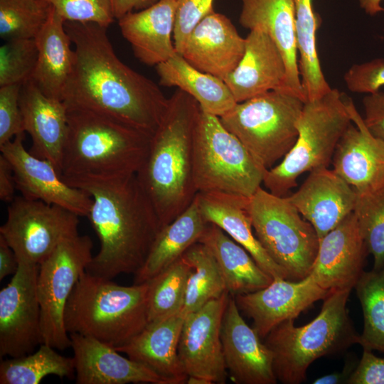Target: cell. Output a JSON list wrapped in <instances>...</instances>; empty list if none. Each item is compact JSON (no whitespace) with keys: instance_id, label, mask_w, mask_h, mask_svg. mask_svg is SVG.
<instances>
[{"instance_id":"obj_1","label":"cell","mask_w":384,"mask_h":384,"mask_svg":"<svg viewBox=\"0 0 384 384\" xmlns=\"http://www.w3.org/2000/svg\"><path fill=\"white\" fill-rule=\"evenodd\" d=\"M64 25L74 50L61 100L67 108L101 114L152 136L169 98L154 82L120 60L107 28L93 23Z\"/></svg>"},{"instance_id":"obj_2","label":"cell","mask_w":384,"mask_h":384,"mask_svg":"<svg viewBox=\"0 0 384 384\" xmlns=\"http://www.w3.org/2000/svg\"><path fill=\"white\" fill-rule=\"evenodd\" d=\"M63 178L92 200L87 218L100 247L85 271L109 279L120 274H135L146 261L161 229L136 174L112 178Z\"/></svg>"},{"instance_id":"obj_3","label":"cell","mask_w":384,"mask_h":384,"mask_svg":"<svg viewBox=\"0 0 384 384\" xmlns=\"http://www.w3.org/2000/svg\"><path fill=\"white\" fill-rule=\"evenodd\" d=\"M200 111L193 97L177 89L136 174L161 228L186 210L198 193L193 179V139Z\"/></svg>"},{"instance_id":"obj_4","label":"cell","mask_w":384,"mask_h":384,"mask_svg":"<svg viewBox=\"0 0 384 384\" xmlns=\"http://www.w3.org/2000/svg\"><path fill=\"white\" fill-rule=\"evenodd\" d=\"M150 136L107 116L68 108L63 178H112L137 174Z\"/></svg>"},{"instance_id":"obj_5","label":"cell","mask_w":384,"mask_h":384,"mask_svg":"<svg viewBox=\"0 0 384 384\" xmlns=\"http://www.w3.org/2000/svg\"><path fill=\"white\" fill-rule=\"evenodd\" d=\"M147 292V282L122 286L85 271L65 305V329L114 348L123 346L149 323Z\"/></svg>"},{"instance_id":"obj_6","label":"cell","mask_w":384,"mask_h":384,"mask_svg":"<svg viewBox=\"0 0 384 384\" xmlns=\"http://www.w3.org/2000/svg\"><path fill=\"white\" fill-rule=\"evenodd\" d=\"M351 289L331 291L319 315L309 324L295 326L289 319L274 327L264 338L273 354L277 380L299 384L306 378L309 366L322 356L342 351L358 343L346 308Z\"/></svg>"},{"instance_id":"obj_7","label":"cell","mask_w":384,"mask_h":384,"mask_svg":"<svg viewBox=\"0 0 384 384\" xmlns=\"http://www.w3.org/2000/svg\"><path fill=\"white\" fill-rule=\"evenodd\" d=\"M352 121L346 97L337 89L304 102L297 121V141L282 161L267 169L263 184L277 196H287L305 172L328 168L344 132Z\"/></svg>"},{"instance_id":"obj_8","label":"cell","mask_w":384,"mask_h":384,"mask_svg":"<svg viewBox=\"0 0 384 384\" xmlns=\"http://www.w3.org/2000/svg\"><path fill=\"white\" fill-rule=\"evenodd\" d=\"M266 170L220 117L201 109L193 139V179L198 193L250 198L261 187Z\"/></svg>"},{"instance_id":"obj_9","label":"cell","mask_w":384,"mask_h":384,"mask_svg":"<svg viewBox=\"0 0 384 384\" xmlns=\"http://www.w3.org/2000/svg\"><path fill=\"white\" fill-rule=\"evenodd\" d=\"M304 105L297 95L274 90L237 102L220 119L255 160L269 169L294 145Z\"/></svg>"},{"instance_id":"obj_10","label":"cell","mask_w":384,"mask_h":384,"mask_svg":"<svg viewBox=\"0 0 384 384\" xmlns=\"http://www.w3.org/2000/svg\"><path fill=\"white\" fill-rule=\"evenodd\" d=\"M249 212L256 238L287 272L288 279L299 281L309 276L319 238L287 196H277L260 187L250 198Z\"/></svg>"},{"instance_id":"obj_11","label":"cell","mask_w":384,"mask_h":384,"mask_svg":"<svg viewBox=\"0 0 384 384\" xmlns=\"http://www.w3.org/2000/svg\"><path fill=\"white\" fill-rule=\"evenodd\" d=\"M92 247L88 235L78 234L63 241L39 265L37 293L42 340L55 349L70 347L64 324L65 308L75 284L93 257Z\"/></svg>"},{"instance_id":"obj_12","label":"cell","mask_w":384,"mask_h":384,"mask_svg":"<svg viewBox=\"0 0 384 384\" xmlns=\"http://www.w3.org/2000/svg\"><path fill=\"white\" fill-rule=\"evenodd\" d=\"M79 217L56 205L15 197L0 235L18 262L39 265L63 241L79 234Z\"/></svg>"},{"instance_id":"obj_13","label":"cell","mask_w":384,"mask_h":384,"mask_svg":"<svg viewBox=\"0 0 384 384\" xmlns=\"http://www.w3.org/2000/svg\"><path fill=\"white\" fill-rule=\"evenodd\" d=\"M39 265L18 262L11 281L0 291V356L29 354L43 343L37 293Z\"/></svg>"},{"instance_id":"obj_14","label":"cell","mask_w":384,"mask_h":384,"mask_svg":"<svg viewBox=\"0 0 384 384\" xmlns=\"http://www.w3.org/2000/svg\"><path fill=\"white\" fill-rule=\"evenodd\" d=\"M229 294L227 292L186 315L178 353L188 377L203 378L211 384L225 383L228 371L220 331Z\"/></svg>"},{"instance_id":"obj_15","label":"cell","mask_w":384,"mask_h":384,"mask_svg":"<svg viewBox=\"0 0 384 384\" xmlns=\"http://www.w3.org/2000/svg\"><path fill=\"white\" fill-rule=\"evenodd\" d=\"M23 139L24 133L0 146L1 154L12 167L16 190L21 196L56 205L79 216L87 217L92 198L68 184L51 162L28 151Z\"/></svg>"},{"instance_id":"obj_16","label":"cell","mask_w":384,"mask_h":384,"mask_svg":"<svg viewBox=\"0 0 384 384\" xmlns=\"http://www.w3.org/2000/svg\"><path fill=\"white\" fill-rule=\"evenodd\" d=\"M330 292L321 288L309 275L299 281L273 279L266 287L235 297L241 313L252 320V327L260 338L284 321L295 319Z\"/></svg>"},{"instance_id":"obj_17","label":"cell","mask_w":384,"mask_h":384,"mask_svg":"<svg viewBox=\"0 0 384 384\" xmlns=\"http://www.w3.org/2000/svg\"><path fill=\"white\" fill-rule=\"evenodd\" d=\"M221 343L227 371L238 384H275L273 354L245 322L235 297H229L223 315Z\"/></svg>"},{"instance_id":"obj_18","label":"cell","mask_w":384,"mask_h":384,"mask_svg":"<svg viewBox=\"0 0 384 384\" xmlns=\"http://www.w3.org/2000/svg\"><path fill=\"white\" fill-rule=\"evenodd\" d=\"M352 122L335 149L333 170L358 194L384 186V141L372 135L352 100L346 99Z\"/></svg>"},{"instance_id":"obj_19","label":"cell","mask_w":384,"mask_h":384,"mask_svg":"<svg viewBox=\"0 0 384 384\" xmlns=\"http://www.w3.org/2000/svg\"><path fill=\"white\" fill-rule=\"evenodd\" d=\"M368 255L353 212L319 239L309 275L329 292L352 289L365 271Z\"/></svg>"},{"instance_id":"obj_20","label":"cell","mask_w":384,"mask_h":384,"mask_svg":"<svg viewBox=\"0 0 384 384\" xmlns=\"http://www.w3.org/2000/svg\"><path fill=\"white\" fill-rule=\"evenodd\" d=\"M287 196L321 239L353 212L357 193L333 169L324 168L310 171L299 188Z\"/></svg>"},{"instance_id":"obj_21","label":"cell","mask_w":384,"mask_h":384,"mask_svg":"<svg viewBox=\"0 0 384 384\" xmlns=\"http://www.w3.org/2000/svg\"><path fill=\"white\" fill-rule=\"evenodd\" d=\"M245 47V38L232 21L214 11L193 29L181 54L196 69L224 80L241 60Z\"/></svg>"},{"instance_id":"obj_22","label":"cell","mask_w":384,"mask_h":384,"mask_svg":"<svg viewBox=\"0 0 384 384\" xmlns=\"http://www.w3.org/2000/svg\"><path fill=\"white\" fill-rule=\"evenodd\" d=\"M78 384H167L147 366L92 337L69 334Z\"/></svg>"},{"instance_id":"obj_23","label":"cell","mask_w":384,"mask_h":384,"mask_svg":"<svg viewBox=\"0 0 384 384\" xmlns=\"http://www.w3.org/2000/svg\"><path fill=\"white\" fill-rule=\"evenodd\" d=\"M19 105L24 131L32 139L31 153L51 162L61 174L68 135V108L43 94L30 79L22 84Z\"/></svg>"},{"instance_id":"obj_24","label":"cell","mask_w":384,"mask_h":384,"mask_svg":"<svg viewBox=\"0 0 384 384\" xmlns=\"http://www.w3.org/2000/svg\"><path fill=\"white\" fill-rule=\"evenodd\" d=\"M287 69L284 58L272 39L259 29L245 38L244 55L225 79L235 101L241 102L265 92L284 90Z\"/></svg>"},{"instance_id":"obj_25","label":"cell","mask_w":384,"mask_h":384,"mask_svg":"<svg viewBox=\"0 0 384 384\" xmlns=\"http://www.w3.org/2000/svg\"><path fill=\"white\" fill-rule=\"evenodd\" d=\"M240 23L259 29L274 41L284 58L287 78L284 90L306 98L299 70L298 48L293 0H242Z\"/></svg>"},{"instance_id":"obj_26","label":"cell","mask_w":384,"mask_h":384,"mask_svg":"<svg viewBox=\"0 0 384 384\" xmlns=\"http://www.w3.org/2000/svg\"><path fill=\"white\" fill-rule=\"evenodd\" d=\"M186 314L174 315L149 322L129 343L115 348L161 376L167 384L186 383V373L178 353Z\"/></svg>"},{"instance_id":"obj_27","label":"cell","mask_w":384,"mask_h":384,"mask_svg":"<svg viewBox=\"0 0 384 384\" xmlns=\"http://www.w3.org/2000/svg\"><path fill=\"white\" fill-rule=\"evenodd\" d=\"M196 198L208 223L221 228L245 249L273 279H288L287 272L272 260L255 235L249 212L250 198L223 193H197Z\"/></svg>"},{"instance_id":"obj_28","label":"cell","mask_w":384,"mask_h":384,"mask_svg":"<svg viewBox=\"0 0 384 384\" xmlns=\"http://www.w3.org/2000/svg\"><path fill=\"white\" fill-rule=\"evenodd\" d=\"M175 6V0H159L146 9L129 12L118 19L123 37L142 63L156 66L177 53L171 40Z\"/></svg>"},{"instance_id":"obj_29","label":"cell","mask_w":384,"mask_h":384,"mask_svg":"<svg viewBox=\"0 0 384 384\" xmlns=\"http://www.w3.org/2000/svg\"><path fill=\"white\" fill-rule=\"evenodd\" d=\"M64 24L51 6L46 22L34 38L38 60L31 78L43 94L59 100H62L74 61L72 41Z\"/></svg>"},{"instance_id":"obj_30","label":"cell","mask_w":384,"mask_h":384,"mask_svg":"<svg viewBox=\"0 0 384 384\" xmlns=\"http://www.w3.org/2000/svg\"><path fill=\"white\" fill-rule=\"evenodd\" d=\"M208 224L196 196L186 210L161 228L146 261L134 274V284L150 280L180 259L190 247L199 241Z\"/></svg>"},{"instance_id":"obj_31","label":"cell","mask_w":384,"mask_h":384,"mask_svg":"<svg viewBox=\"0 0 384 384\" xmlns=\"http://www.w3.org/2000/svg\"><path fill=\"white\" fill-rule=\"evenodd\" d=\"M198 242L212 252L233 297L258 291L272 282L247 251L217 225L208 223Z\"/></svg>"},{"instance_id":"obj_32","label":"cell","mask_w":384,"mask_h":384,"mask_svg":"<svg viewBox=\"0 0 384 384\" xmlns=\"http://www.w3.org/2000/svg\"><path fill=\"white\" fill-rule=\"evenodd\" d=\"M156 70L160 85L184 91L206 113L220 117L237 103L223 80L196 69L178 53L156 65Z\"/></svg>"},{"instance_id":"obj_33","label":"cell","mask_w":384,"mask_h":384,"mask_svg":"<svg viewBox=\"0 0 384 384\" xmlns=\"http://www.w3.org/2000/svg\"><path fill=\"white\" fill-rule=\"evenodd\" d=\"M293 1L301 82L306 100H312L331 90L322 73L316 45L321 19L314 10L312 0Z\"/></svg>"},{"instance_id":"obj_34","label":"cell","mask_w":384,"mask_h":384,"mask_svg":"<svg viewBox=\"0 0 384 384\" xmlns=\"http://www.w3.org/2000/svg\"><path fill=\"white\" fill-rule=\"evenodd\" d=\"M53 347L41 343L35 353L1 361V384H38L43 378L54 375L73 378L74 358L63 356Z\"/></svg>"},{"instance_id":"obj_35","label":"cell","mask_w":384,"mask_h":384,"mask_svg":"<svg viewBox=\"0 0 384 384\" xmlns=\"http://www.w3.org/2000/svg\"><path fill=\"white\" fill-rule=\"evenodd\" d=\"M182 257L191 267L181 310L186 315L228 290L218 262L206 245L198 242Z\"/></svg>"},{"instance_id":"obj_36","label":"cell","mask_w":384,"mask_h":384,"mask_svg":"<svg viewBox=\"0 0 384 384\" xmlns=\"http://www.w3.org/2000/svg\"><path fill=\"white\" fill-rule=\"evenodd\" d=\"M354 288L363 316L358 343L363 349L384 353V267L364 271Z\"/></svg>"},{"instance_id":"obj_37","label":"cell","mask_w":384,"mask_h":384,"mask_svg":"<svg viewBox=\"0 0 384 384\" xmlns=\"http://www.w3.org/2000/svg\"><path fill=\"white\" fill-rule=\"evenodd\" d=\"M191 270V266L181 257L147 281L149 322L181 311Z\"/></svg>"},{"instance_id":"obj_38","label":"cell","mask_w":384,"mask_h":384,"mask_svg":"<svg viewBox=\"0 0 384 384\" xmlns=\"http://www.w3.org/2000/svg\"><path fill=\"white\" fill-rule=\"evenodd\" d=\"M51 6L45 0H0V36L4 41L34 38Z\"/></svg>"},{"instance_id":"obj_39","label":"cell","mask_w":384,"mask_h":384,"mask_svg":"<svg viewBox=\"0 0 384 384\" xmlns=\"http://www.w3.org/2000/svg\"><path fill=\"white\" fill-rule=\"evenodd\" d=\"M353 213L361 237L373 257V270L384 267V186L358 194Z\"/></svg>"},{"instance_id":"obj_40","label":"cell","mask_w":384,"mask_h":384,"mask_svg":"<svg viewBox=\"0 0 384 384\" xmlns=\"http://www.w3.org/2000/svg\"><path fill=\"white\" fill-rule=\"evenodd\" d=\"M38 60L35 38L6 41L0 47V87L30 80Z\"/></svg>"},{"instance_id":"obj_41","label":"cell","mask_w":384,"mask_h":384,"mask_svg":"<svg viewBox=\"0 0 384 384\" xmlns=\"http://www.w3.org/2000/svg\"><path fill=\"white\" fill-rule=\"evenodd\" d=\"M64 22L93 23L107 28L114 20L110 0H45Z\"/></svg>"},{"instance_id":"obj_42","label":"cell","mask_w":384,"mask_h":384,"mask_svg":"<svg viewBox=\"0 0 384 384\" xmlns=\"http://www.w3.org/2000/svg\"><path fill=\"white\" fill-rule=\"evenodd\" d=\"M174 43L177 53H181L185 42L197 24L214 11V0H175Z\"/></svg>"},{"instance_id":"obj_43","label":"cell","mask_w":384,"mask_h":384,"mask_svg":"<svg viewBox=\"0 0 384 384\" xmlns=\"http://www.w3.org/2000/svg\"><path fill=\"white\" fill-rule=\"evenodd\" d=\"M21 85L0 87V146L25 132L19 105Z\"/></svg>"},{"instance_id":"obj_44","label":"cell","mask_w":384,"mask_h":384,"mask_svg":"<svg viewBox=\"0 0 384 384\" xmlns=\"http://www.w3.org/2000/svg\"><path fill=\"white\" fill-rule=\"evenodd\" d=\"M348 89L353 92L372 94L384 85V58L353 65L344 75Z\"/></svg>"},{"instance_id":"obj_45","label":"cell","mask_w":384,"mask_h":384,"mask_svg":"<svg viewBox=\"0 0 384 384\" xmlns=\"http://www.w3.org/2000/svg\"><path fill=\"white\" fill-rule=\"evenodd\" d=\"M363 349L362 357L347 380L349 384H384V358Z\"/></svg>"},{"instance_id":"obj_46","label":"cell","mask_w":384,"mask_h":384,"mask_svg":"<svg viewBox=\"0 0 384 384\" xmlns=\"http://www.w3.org/2000/svg\"><path fill=\"white\" fill-rule=\"evenodd\" d=\"M362 102L366 128L372 135L384 141V92L368 94Z\"/></svg>"},{"instance_id":"obj_47","label":"cell","mask_w":384,"mask_h":384,"mask_svg":"<svg viewBox=\"0 0 384 384\" xmlns=\"http://www.w3.org/2000/svg\"><path fill=\"white\" fill-rule=\"evenodd\" d=\"M16 190L14 171L9 161L0 154V199L11 203Z\"/></svg>"},{"instance_id":"obj_48","label":"cell","mask_w":384,"mask_h":384,"mask_svg":"<svg viewBox=\"0 0 384 384\" xmlns=\"http://www.w3.org/2000/svg\"><path fill=\"white\" fill-rule=\"evenodd\" d=\"M18 267V261L14 250L0 235V280L15 274Z\"/></svg>"},{"instance_id":"obj_49","label":"cell","mask_w":384,"mask_h":384,"mask_svg":"<svg viewBox=\"0 0 384 384\" xmlns=\"http://www.w3.org/2000/svg\"><path fill=\"white\" fill-rule=\"evenodd\" d=\"M114 16L117 20L134 10H142L159 0H110Z\"/></svg>"},{"instance_id":"obj_50","label":"cell","mask_w":384,"mask_h":384,"mask_svg":"<svg viewBox=\"0 0 384 384\" xmlns=\"http://www.w3.org/2000/svg\"><path fill=\"white\" fill-rule=\"evenodd\" d=\"M351 368H348L347 370H344L341 373H333L328 375H323L317 379H316L313 383L314 384H337L342 383L343 380L347 377V375H351Z\"/></svg>"},{"instance_id":"obj_51","label":"cell","mask_w":384,"mask_h":384,"mask_svg":"<svg viewBox=\"0 0 384 384\" xmlns=\"http://www.w3.org/2000/svg\"><path fill=\"white\" fill-rule=\"evenodd\" d=\"M383 0H358L361 8L368 15L375 16L384 11L381 6Z\"/></svg>"},{"instance_id":"obj_52","label":"cell","mask_w":384,"mask_h":384,"mask_svg":"<svg viewBox=\"0 0 384 384\" xmlns=\"http://www.w3.org/2000/svg\"><path fill=\"white\" fill-rule=\"evenodd\" d=\"M188 384H211L208 380L200 378V377H195V376H188L186 383Z\"/></svg>"}]
</instances>
